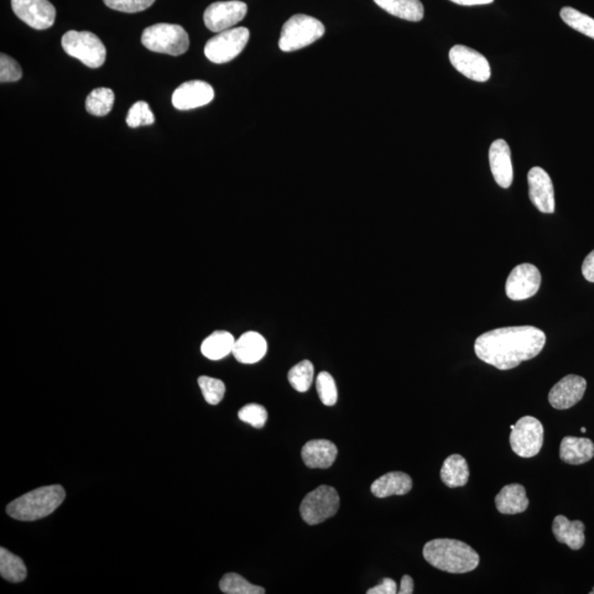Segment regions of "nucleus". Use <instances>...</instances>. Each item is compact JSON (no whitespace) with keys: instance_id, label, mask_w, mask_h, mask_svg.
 <instances>
[{"instance_id":"1","label":"nucleus","mask_w":594,"mask_h":594,"mask_svg":"<svg viewBox=\"0 0 594 594\" xmlns=\"http://www.w3.org/2000/svg\"><path fill=\"white\" fill-rule=\"evenodd\" d=\"M545 343V332L540 328L504 327L479 336L474 342V351L483 362L499 370H510L539 356Z\"/></svg>"},{"instance_id":"2","label":"nucleus","mask_w":594,"mask_h":594,"mask_svg":"<svg viewBox=\"0 0 594 594\" xmlns=\"http://www.w3.org/2000/svg\"><path fill=\"white\" fill-rule=\"evenodd\" d=\"M424 559L437 569L450 573L470 572L479 566L480 557L463 541L439 539L424 546Z\"/></svg>"},{"instance_id":"3","label":"nucleus","mask_w":594,"mask_h":594,"mask_svg":"<svg viewBox=\"0 0 594 594\" xmlns=\"http://www.w3.org/2000/svg\"><path fill=\"white\" fill-rule=\"evenodd\" d=\"M65 495V490L59 484L39 488L10 502L7 514L10 518L25 522L44 519L64 503Z\"/></svg>"},{"instance_id":"4","label":"nucleus","mask_w":594,"mask_h":594,"mask_svg":"<svg viewBox=\"0 0 594 594\" xmlns=\"http://www.w3.org/2000/svg\"><path fill=\"white\" fill-rule=\"evenodd\" d=\"M325 35V25L307 15H295L283 25L279 46L283 52H293L309 46Z\"/></svg>"},{"instance_id":"5","label":"nucleus","mask_w":594,"mask_h":594,"mask_svg":"<svg viewBox=\"0 0 594 594\" xmlns=\"http://www.w3.org/2000/svg\"><path fill=\"white\" fill-rule=\"evenodd\" d=\"M142 43L150 51L179 56L190 48V38L179 25L158 24L144 31Z\"/></svg>"},{"instance_id":"6","label":"nucleus","mask_w":594,"mask_h":594,"mask_svg":"<svg viewBox=\"0 0 594 594\" xmlns=\"http://www.w3.org/2000/svg\"><path fill=\"white\" fill-rule=\"evenodd\" d=\"M67 54L80 60L83 64L98 69L106 61V48L96 35L90 31L71 30L61 41Z\"/></svg>"},{"instance_id":"7","label":"nucleus","mask_w":594,"mask_h":594,"mask_svg":"<svg viewBox=\"0 0 594 594\" xmlns=\"http://www.w3.org/2000/svg\"><path fill=\"white\" fill-rule=\"evenodd\" d=\"M340 494L335 488L321 486L306 495L301 503L302 519L309 525L325 522L340 510Z\"/></svg>"},{"instance_id":"8","label":"nucleus","mask_w":594,"mask_h":594,"mask_svg":"<svg viewBox=\"0 0 594 594\" xmlns=\"http://www.w3.org/2000/svg\"><path fill=\"white\" fill-rule=\"evenodd\" d=\"M510 444L512 450L522 458L539 455L544 442V427L533 416H524L510 426Z\"/></svg>"},{"instance_id":"9","label":"nucleus","mask_w":594,"mask_h":594,"mask_svg":"<svg viewBox=\"0 0 594 594\" xmlns=\"http://www.w3.org/2000/svg\"><path fill=\"white\" fill-rule=\"evenodd\" d=\"M249 38V30L244 27L223 31L207 41L205 55L213 64H227L242 54Z\"/></svg>"},{"instance_id":"10","label":"nucleus","mask_w":594,"mask_h":594,"mask_svg":"<svg viewBox=\"0 0 594 594\" xmlns=\"http://www.w3.org/2000/svg\"><path fill=\"white\" fill-rule=\"evenodd\" d=\"M450 60L458 72L472 81L484 83L491 77V67L486 56L466 45L452 46Z\"/></svg>"},{"instance_id":"11","label":"nucleus","mask_w":594,"mask_h":594,"mask_svg":"<svg viewBox=\"0 0 594 594\" xmlns=\"http://www.w3.org/2000/svg\"><path fill=\"white\" fill-rule=\"evenodd\" d=\"M247 12V5L239 0L213 3L205 10L204 23L213 33L220 34L241 23Z\"/></svg>"},{"instance_id":"12","label":"nucleus","mask_w":594,"mask_h":594,"mask_svg":"<svg viewBox=\"0 0 594 594\" xmlns=\"http://www.w3.org/2000/svg\"><path fill=\"white\" fill-rule=\"evenodd\" d=\"M541 283L540 270L530 263L518 265L510 273L505 284L508 297L513 301H524L538 293Z\"/></svg>"},{"instance_id":"13","label":"nucleus","mask_w":594,"mask_h":594,"mask_svg":"<svg viewBox=\"0 0 594 594\" xmlns=\"http://www.w3.org/2000/svg\"><path fill=\"white\" fill-rule=\"evenodd\" d=\"M12 7L20 20L35 30L49 29L55 22L56 10L49 0H12Z\"/></svg>"},{"instance_id":"14","label":"nucleus","mask_w":594,"mask_h":594,"mask_svg":"<svg viewBox=\"0 0 594 594\" xmlns=\"http://www.w3.org/2000/svg\"><path fill=\"white\" fill-rule=\"evenodd\" d=\"M530 200L544 213L555 212V191L550 176L540 166L530 169L528 174Z\"/></svg>"},{"instance_id":"15","label":"nucleus","mask_w":594,"mask_h":594,"mask_svg":"<svg viewBox=\"0 0 594 594\" xmlns=\"http://www.w3.org/2000/svg\"><path fill=\"white\" fill-rule=\"evenodd\" d=\"M586 390V379L575 374L567 375L550 390L549 403L556 410L570 409L580 402Z\"/></svg>"},{"instance_id":"16","label":"nucleus","mask_w":594,"mask_h":594,"mask_svg":"<svg viewBox=\"0 0 594 594\" xmlns=\"http://www.w3.org/2000/svg\"><path fill=\"white\" fill-rule=\"evenodd\" d=\"M215 92L206 82L190 81L177 87L172 96V104L179 111H191L210 104Z\"/></svg>"},{"instance_id":"17","label":"nucleus","mask_w":594,"mask_h":594,"mask_svg":"<svg viewBox=\"0 0 594 594\" xmlns=\"http://www.w3.org/2000/svg\"><path fill=\"white\" fill-rule=\"evenodd\" d=\"M490 168L499 186L509 189L513 183V166L509 144L503 139L495 140L489 150Z\"/></svg>"},{"instance_id":"18","label":"nucleus","mask_w":594,"mask_h":594,"mask_svg":"<svg viewBox=\"0 0 594 594\" xmlns=\"http://www.w3.org/2000/svg\"><path fill=\"white\" fill-rule=\"evenodd\" d=\"M338 455L335 444L326 440L306 442L302 450V460L311 469H327L333 465Z\"/></svg>"},{"instance_id":"19","label":"nucleus","mask_w":594,"mask_h":594,"mask_svg":"<svg viewBox=\"0 0 594 594\" xmlns=\"http://www.w3.org/2000/svg\"><path fill=\"white\" fill-rule=\"evenodd\" d=\"M267 351L264 337L259 332H248L234 342L233 353L239 362L252 364L262 361Z\"/></svg>"},{"instance_id":"20","label":"nucleus","mask_w":594,"mask_h":594,"mask_svg":"<svg viewBox=\"0 0 594 594\" xmlns=\"http://www.w3.org/2000/svg\"><path fill=\"white\" fill-rule=\"evenodd\" d=\"M586 526L581 520H568L564 515H559L552 523V533L561 544H566L572 550H579L585 545Z\"/></svg>"},{"instance_id":"21","label":"nucleus","mask_w":594,"mask_h":594,"mask_svg":"<svg viewBox=\"0 0 594 594\" xmlns=\"http://www.w3.org/2000/svg\"><path fill=\"white\" fill-rule=\"evenodd\" d=\"M413 488V480L404 472H389L372 483L371 492L374 497L384 499L392 495L408 494Z\"/></svg>"},{"instance_id":"22","label":"nucleus","mask_w":594,"mask_h":594,"mask_svg":"<svg viewBox=\"0 0 594 594\" xmlns=\"http://www.w3.org/2000/svg\"><path fill=\"white\" fill-rule=\"evenodd\" d=\"M495 505L501 514H519L528 510L530 501L526 490L520 484L513 483L505 486L495 498Z\"/></svg>"},{"instance_id":"23","label":"nucleus","mask_w":594,"mask_h":594,"mask_svg":"<svg viewBox=\"0 0 594 594\" xmlns=\"http://www.w3.org/2000/svg\"><path fill=\"white\" fill-rule=\"evenodd\" d=\"M593 457L594 444L592 441L572 436H567L561 441L560 458L562 461L578 466L590 461Z\"/></svg>"},{"instance_id":"24","label":"nucleus","mask_w":594,"mask_h":594,"mask_svg":"<svg viewBox=\"0 0 594 594\" xmlns=\"http://www.w3.org/2000/svg\"><path fill=\"white\" fill-rule=\"evenodd\" d=\"M380 8L395 17L418 23L424 18V6L420 0H373Z\"/></svg>"},{"instance_id":"25","label":"nucleus","mask_w":594,"mask_h":594,"mask_svg":"<svg viewBox=\"0 0 594 594\" xmlns=\"http://www.w3.org/2000/svg\"><path fill=\"white\" fill-rule=\"evenodd\" d=\"M468 463L460 455H451L447 458L441 470V481L448 488H458L466 486L469 480Z\"/></svg>"},{"instance_id":"26","label":"nucleus","mask_w":594,"mask_h":594,"mask_svg":"<svg viewBox=\"0 0 594 594\" xmlns=\"http://www.w3.org/2000/svg\"><path fill=\"white\" fill-rule=\"evenodd\" d=\"M234 342L236 341L231 332L218 331L203 342L201 351L210 361H221L233 352Z\"/></svg>"},{"instance_id":"27","label":"nucleus","mask_w":594,"mask_h":594,"mask_svg":"<svg viewBox=\"0 0 594 594\" xmlns=\"http://www.w3.org/2000/svg\"><path fill=\"white\" fill-rule=\"evenodd\" d=\"M0 575L10 582H22L27 578V568L20 557L8 549H0Z\"/></svg>"},{"instance_id":"28","label":"nucleus","mask_w":594,"mask_h":594,"mask_svg":"<svg viewBox=\"0 0 594 594\" xmlns=\"http://www.w3.org/2000/svg\"><path fill=\"white\" fill-rule=\"evenodd\" d=\"M114 94L111 88H96L86 98V111L94 116L104 117L112 112Z\"/></svg>"},{"instance_id":"29","label":"nucleus","mask_w":594,"mask_h":594,"mask_svg":"<svg viewBox=\"0 0 594 594\" xmlns=\"http://www.w3.org/2000/svg\"><path fill=\"white\" fill-rule=\"evenodd\" d=\"M221 590L227 594H264L262 587L254 586L237 573H227L220 582Z\"/></svg>"},{"instance_id":"30","label":"nucleus","mask_w":594,"mask_h":594,"mask_svg":"<svg viewBox=\"0 0 594 594\" xmlns=\"http://www.w3.org/2000/svg\"><path fill=\"white\" fill-rule=\"evenodd\" d=\"M560 17L572 29L594 40V19L571 7L560 10Z\"/></svg>"},{"instance_id":"31","label":"nucleus","mask_w":594,"mask_h":594,"mask_svg":"<svg viewBox=\"0 0 594 594\" xmlns=\"http://www.w3.org/2000/svg\"><path fill=\"white\" fill-rule=\"evenodd\" d=\"M288 378L292 387L299 392L304 393L309 391L312 379H314V366L309 361L297 363L290 370Z\"/></svg>"},{"instance_id":"32","label":"nucleus","mask_w":594,"mask_h":594,"mask_svg":"<svg viewBox=\"0 0 594 594\" xmlns=\"http://www.w3.org/2000/svg\"><path fill=\"white\" fill-rule=\"evenodd\" d=\"M198 385L208 404L217 405L222 402L226 393V385L220 379L206 377L198 378Z\"/></svg>"},{"instance_id":"33","label":"nucleus","mask_w":594,"mask_h":594,"mask_svg":"<svg viewBox=\"0 0 594 594\" xmlns=\"http://www.w3.org/2000/svg\"><path fill=\"white\" fill-rule=\"evenodd\" d=\"M127 124L130 128L150 126L154 124L155 118L147 103L137 102L134 104L128 113Z\"/></svg>"},{"instance_id":"34","label":"nucleus","mask_w":594,"mask_h":594,"mask_svg":"<svg viewBox=\"0 0 594 594\" xmlns=\"http://www.w3.org/2000/svg\"><path fill=\"white\" fill-rule=\"evenodd\" d=\"M316 389L322 404L335 405L338 400L335 380L328 372H321L316 380Z\"/></svg>"},{"instance_id":"35","label":"nucleus","mask_w":594,"mask_h":594,"mask_svg":"<svg viewBox=\"0 0 594 594\" xmlns=\"http://www.w3.org/2000/svg\"><path fill=\"white\" fill-rule=\"evenodd\" d=\"M238 418L254 429H262L268 421V411L262 405L248 404L239 411Z\"/></svg>"},{"instance_id":"36","label":"nucleus","mask_w":594,"mask_h":594,"mask_svg":"<svg viewBox=\"0 0 594 594\" xmlns=\"http://www.w3.org/2000/svg\"><path fill=\"white\" fill-rule=\"evenodd\" d=\"M155 0H104L106 6L117 12L134 14L153 6Z\"/></svg>"},{"instance_id":"37","label":"nucleus","mask_w":594,"mask_h":594,"mask_svg":"<svg viewBox=\"0 0 594 594\" xmlns=\"http://www.w3.org/2000/svg\"><path fill=\"white\" fill-rule=\"evenodd\" d=\"M22 77L23 70L18 64V62L15 61L8 55L2 54V55H0V82H17Z\"/></svg>"},{"instance_id":"38","label":"nucleus","mask_w":594,"mask_h":594,"mask_svg":"<svg viewBox=\"0 0 594 594\" xmlns=\"http://www.w3.org/2000/svg\"><path fill=\"white\" fill-rule=\"evenodd\" d=\"M368 594H395L398 593L396 582L390 578H385L380 585L369 589Z\"/></svg>"},{"instance_id":"39","label":"nucleus","mask_w":594,"mask_h":594,"mask_svg":"<svg viewBox=\"0 0 594 594\" xmlns=\"http://www.w3.org/2000/svg\"><path fill=\"white\" fill-rule=\"evenodd\" d=\"M582 274L589 282L594 283V250L587 255L583 262Z\"/></svg>"},{"instance_id":"40","label":"nucleus","mask_w":594,"mask_h":594,"mask_svg":"<svg viewBox=\"0 0 594 594\" xmlns=\"http://www.w3.org/2000/svg\"><path fill=\"white\" fill-rule=\"evenodd\" d=\"M414 592V581L411 577L406 575L401 580V588L398 593L400 594H411Z\"/></svg>"},{"instance_id":"41","label":"nucleus","mask_w":594,"mask_h":594,"mask_svg":"<svg viewBox=\"0 0 594 594\" xmlns=\"http://www.w3.org/2000/svg\"><path fill=\"white\" fill-rule=\"evenodd\" d=\"M450 2L460 5V6H479V5L492 4L494 0H450Z\"/></svg>"},{"instance_id":"42","label":"nucleus","mask_w":594,"mask_h":594,"mask_svg":"<svg viewBox=\"0 0 594 594\" xmlns=\"http://www.w3.org/2000/svg\"><path fill=\"white\" fill-rule=\"evenodd\" d=\"M581 431L586 432L587 431L586 427H582Z\"/></svg>"},{"instance_id":"43","label":"nucleus","mask_w":594,"mask_h":594,"mask_svg":"<svg viewBox=\"0 0 594 594\" xmlns=\"http://www.w3.org/2000/svg\"><path fill=\"white\" fill-rule=\"evenodd\" d=\"M590 593H591V594H593V593H594V591H591Z\"/></svg>"}]
</instances>
